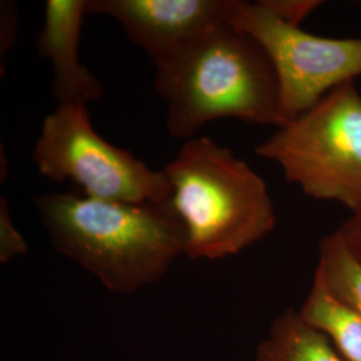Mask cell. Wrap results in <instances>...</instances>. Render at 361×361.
<instances>
[{
  "mask_svg": "<svg viewBox=\"0 0 361 361\" xmlns=\"http://www.w3.org/2000/svg\"><path fill=\"white\" fill-rule=\"evenodd\" d=\"M164 173L185 228L188 257L234 256L273 232L276 209L265 180L228 147L194 137Z\"/></svg>",
  "mask_w": 361,
  "mask_h": 361,
  "instance_id": "cell-3",
  "label": "cell"
},
{
  "mask_svg": "<svg viewBox=\"0 0 361 361\" xmlns=\"http://www.w3.org/2000/svg\"><path fill=\"white\" fill-rule=\"evenodd\" d=\"M34 202L52 246L114 293L154 284L185 255V228L171 201L129 204L46 193Z\"/></svg>",
  "mask_w": 361,
  "mask_h": 361,
  "instance_id": "cell-1",
  "label": "cell"
},
{
  "mask_svg": "<svg viewBox=\"0 0 361 361\" xmlns=\"http://www.w3.org/2000/svg\"><path fill=\"white\" fill-rule=\"evenodd\" d=\"M316 273L337 300L361 317V261L337 231L320 241Z\"/></svg>",
  "mask_w": 361,
  "mask_h": 361,
  "instance_id": "cell-11",
  "label": "cell"
},
{
  "mask_svg": "<svg viewBox=\"0 0 361 361\" xmlns=\"http://www.w3.org/2000/svg\"><path fill=\"white\" fill-rule=\"evenodd\" d=\"M256 153L276 162L302 193L360 213L361 94L355 80L279 128Z\"/></svg>",
  "mask_w": 361,
  "mask_h": 361,
  "instance_id": "cell-4",
  "label": "cell"
},
{
  "mask_svg": "<svg viewBox=\"0 0 361 361\" xmlns=\"http://www.w3.org/2000/svg\"><path fill=\"white\" fill-rule=\"evenodd\" d=\"M353 255L361 261V212L350 214L337 229Z\"/></svg>",
  "mask_w": 361,
  "mask_h": 361,
  "instance_id": "cell-15",
  "label": "cell"
},
{
  "mask_svg": "<svg viewBox=\"0 0 361 361\" xmlns=\"http://www.w3.org/2000/svg\"><path fill=\"white\" fill-rule=\"evenodd\" d=\"M264 8L289 26L300 27L310 13L322 7V0H259Z\"/></svg>",
  "mask_w": 361,
  "mask_h": 361,
  "instance_id": "cell-13",
  "label": "cell"
},
{
  "mask_svg": "<svg viewBox=\"0 0 361 361\" xmlns=\"http://www.w3.org/2000/svg\"><path fill=\"white\" fill-rule=\"evenodd\" d=\"M28 246L22 234L15 228L8 201L0 198V262L8 264L11 259L26 255Z\"/></svg>",
  "mask_w": 361,
  "mask_h": 361,
  "instance_id": "cell-12",
  "label": "cell"
},
{
  "mask_svg": "<svg viewBox=\"0 0 361 361\" xmlns=\"http://www.w3.org/2000/svg\"><path fill=\"white\" fill-rule=\"evenodd\" d=\"M232 4L233 0H87V13L114 19L157 66L229 23Z\"/></svg>",
  "mask_w": 361,
  "mask_h": 361,
  "instance_id": "cell-7",
  "label": "cell"
},
{
  "mask_svg": "<svg viewBox=\"0 0 361 361\" xmlns=\"http://www.w3.org/2000/svg\"><path fill=\"white\" fill-rule=\"evenodd\" d=\"M360 4H361V1H360Z\"/></svg>",
  "mask_w": 361,
  "mask_h": 361,
  "instance_id": "cell-16",
  "label": "cell"
},
{
  "mask_svg": "<svg viewBox=\"0 0 361 361\" xmlns=\"http://www.w3.org/2000/svg\"><path fill=\"white\" fill-rule=\"evenodd\" d=\"M0 58L13 49L18 30V13L13 1H1L0 6Z\"/></svg>",
  "mask_w": 361,
  "mask_h": 361,
  "instance_id": "cell-14",
  "label": "cell"
},
{
  "mask_svg": "<svg viewBox=\"0 0 361 361\" xmlns=\"http://www.w3.org/2000/svg\"><path fill=\"white\" fill-rule=\"evenodd\" d=\"M301 317L329 338L344 361H361V317L337 300L314 271Z\"/></svg>",
  "mask_w": 361,
  "mask_h": 361,
  "instance_id": "cell-10",
  "label": "cell"
},
{
  "mask_svg": "<svg viewBox=\"0 0 361 361\" xmlns=\"http://www.w3.org/2000/svg\"><path fill=\"white\" fill-rule=\"evenodd\" d=\"M32 159L55 182L71 180L85 197L129 204H161L171 198L164 170H153L94 129L87 106L58 104L44 118Z\"/></svg>",
  "mask_w": 361,
  "mask_h": 361,
  "instance_id": "cell-5",
  "label": "cell"
},
{
  "mask_svg": "<svg viewBox=\"0 0 361 361\" xmlns=\"http://www.w3.org/2000/svg\"><path fill=\"white\" fill-rule=\"evenodd\" d=\"M229 25L256 39L268 54L279 80L284 125L361 75V37L313 35L281 22L258 1L233 0Z\"/></svg>",
  "mask_w": 361,
  "mask_h": 361,
  "instance_id": "cell-6",
  "label": "cell"
},
{
  "mask_svg": "<svg viewBox=\"0 0 361 361\" xmlns=\"http://www.w3.org/2000/svg\"><path fill=\"white\" fill-rule=\"evenodd\" d=\"M87 0H49L38 50L51 61L58 104H87L104 95L99 79L80 62L79 43Z\"/></svg>",
  "mask_w": 361,
  "mask_h": 361,
  "instance_id": "cell-8",
  "label": "cell"
},
{
  "mask_svg": "<svg viewBox=\"0 0 361 361\" xmlns=\"http://www.w3.org/2000/svg\"><path fill=\"white\" fill-rule=\"evenodd\" d=\"M256 361L344 360L329 338L307 323L298 310H286L258 344Z\"/></svg>",
  "mask_w": 361,
  "mask_h": 361,
  "instance_id": "cell-9",
  "label": "cell"
},
{
  "mask_svg": "<svg viewBox=\"0 0 361 361\" xmlns=\"http://www.w3.org/2000/svg\"><path fill=\"white\" fill-rule=\"evenodd\" d=\"M171 137L190 140L207 123L237 118L284 126L276 71L256 39L225 23L154 66Z\"/></svg>",
  "mask_w": 361,
  "mask_h": 361,
  "instance_id": "cell-2",
  "label": "cell"
}]
</instances>
